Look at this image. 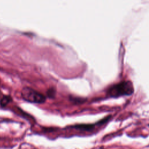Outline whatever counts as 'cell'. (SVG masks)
<instances>
[{
    "instance_id": "6da1fadb",
    "label": "cell",
    "mask_w": 149,
    "mask_h": 149,
    "mask_svg": "<svg viewBox=\"0 0 149 149\" xmlns=\"http://www.w3.org/2000/svg\"><path fill=\"white\" fill-rule=\"evenodd\" d=\"M134 91L132 83L130 81H123L112 86L108 91V94L112 97L122 95H129Z\"/></svg>"
},
{
    "instance_id": "7a4b0ae2",
    "label": "cell",
    "mask_w": 149,
    "mask_h": 149,
    "mask_svg": "<svg viewBox=\"0 0 149 149\" xmlns=\"http://www.w3.org/2000/svg\"><path fill=\"white\" fill-rule=\"evenodd\" d=\"M21 94L24 100L32 103H44L46 100L43 94L28 87H25L22 89Z\"/></svg>"
},
{
    "instance_id": "3957f363",
    "label": "cell",
    "mask_w": 149,
    "mask_h": 149,
    "mask_svg": "<svg viewBox=\"0 0 149 149\" xmlns=\"http://www.w3.org/2000/svg\"><path fill=\"white\" fill-rule=\"evenodd\" d=\"M94 127L95 125L93 124H80L72 126V127L73 128L82 131H90L93 130Z\"/></svg>"
},
{
    "instance_id": "277c9868",
    "label": "cell",
    "mask_w": 149,
    "mask_h": 149,
    "mask_svg": "<svg viewBox=\"0 0 149 149\" xmlns=\"http://www.w3.org/2000/svg\"><path fill=\"white\" fill-rule=\"evenodd\" d=\"M12 100V98L10 96L5 95L3 96L0 100V104L2 107L6 106L10 101Z\"/></svg>"
},
{
    "instance_id": "5b68a950",
    "label": "cell",
    "mask_w": 149,
    "mask_h": 149,
    "mask_svg": "<svg viewBox=\"0 0 149 149\" xmlns=\"http://www.w3.org/2000/svg\"><path fill=\"white\" fill-rule=\"evenodd\" d=\"M54 94H55V93L54 92V89H49L48 90V95L49 96H51V95H52V97H53Z\"/></svg>"
}]
</instances>
